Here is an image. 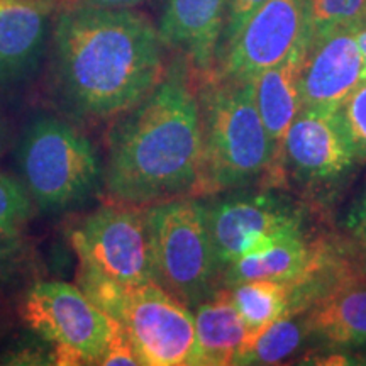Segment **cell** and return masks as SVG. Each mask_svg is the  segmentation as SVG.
<instances>
[{
    "mask_svg": "<svg viewBox=\"0 0 366 366\" xmlns=\"http://www.w3.org/2000/svg\"><path fill=\"white\" fill-rule=\"evenodd\" d=\"M202 170L194 197L242 189L278 158V146L264 127L251 80L202 79Z\"/></svg>",
    "mask_w": 366,
    "mask_h": 366,
    "instance_id": "3",
    "label": "cell"
},
{
    "mask_svg": "<svg viewBox=\"0 0 366 366\" xmlns=\"http://www.w3.org/2000/svg\"><path fill=\"white\" fill-rule=\"evenodd\" d=\"M24 256L21 232H0V282L6 280Z\"/></svg>",
    "mask_w": 366,
    "mask_h": 366,
    "instance_id": "28",
    "label": "cell"
},
{
    "mask_svg": "<svg viewBox=\"0 0 366 366\" xmlns=\"http://www.w3.org/2000/svg\"><path fill=\"white\" fill-rule=\"evenodd\" d=\"M345 227L351 241L355 242L356 248L361 251V254L366 259V183L358 199L351 205L350 212H347Z\"/></svg>",
    "mask_w": 366,
    "mask_h": 366,
    "instance_id": "27",
    "label": "cell"
},
{
    "mask_svg": "<svg viewBox=\"0 0 366 366\" xmlns=\"http://www.w3.org/2000/svg\"><path fill=\"white\" fill-rule=\"evenodd\" d=\"M157 283L194 310L221 280L205 204L177 197L146 205Z\"/></svg>",
    "mask_w": 366,
    "mask_h": 366,
    "instance_id": "5",
    "label": "cell"
},
{
    "mask_svg": "<svg viewBox=\"0 0 366 366\" xmlns=\"http://www.w3.org/2000/svg\"><path fill=\"white\" fill-rule=\"evenodd\" d=\"M195 353L192 365H234L248 327L237 310L231 288L221 287L194 309Z\"/></svg>",
    "mask_w": 366,
    "mask_h": 366,
    "instance_id": "16",
    "label": "cell"
},
{
    "mask_svg": "<svg viewBox=\"0 0 366 366\" xmlns=\"http://www.w3.org/2000/svg\"><path fill=\"white\" fill-rule=\"evenodd\" d=\"M119 322L141 365H192L195 353L194 310L157 282L127 287Z\"/></svg>",
    "mask_w": 366,
    "mask_h": 366,
    "instance_id": "8",
    "label": "cell"
},
{
    "mask_svg": "<svg viewBox=\"0 0 366 366\" xmlns=\"http://www.w3.org/2000/svg\"><path fill=\"white\" fill-rule=\"evenodd\" d=\"M305 27V0H267L219 56L212 75L251 80L294 51Z\"/></svg>",
    "mask_w": 366,
    "mask_h": 366,
    "instance_id": "10",
    "label": "cell"
},
{
    "mask_svg": "<svg viewBox=\"0 0 366 366\" xmlns=\"http://www.w3.org/2000/svg\"><path fill=\"white\" fill-rule=\"evenodd\" d=\"M366 12V0H305L304 33L309 43L331 31L358 22Z\"/></svg>",
    "mask_w": 366,
    "mask_h": 366,
    "instance_id": "21",
    "label": "cell"
},
{
    "mask_svg": "<svg viewBox=\"0 0 366 366\" xmlns=\"http://www.w3.org/2000/svg\"><path fill=\"white\" fill-rule=\"evenodd\" d=\"M80 263L124 287L157 282L146 207L111 202L81 219L71 231Z\"/></svg>",
    "mask_w": 366,
    "mask_h": 366,
    "instance_id": "7",
    "label": "cell"
},
{
    "mask_svg": "<svg viewBox=\"0 0 366 366\" xmlns=\"http://www.w3.org/2000/svg\"><path fill=\"white\" fill-rule=\"evenodd\" d=\"M358 162L366 159V79L345 99L337 109Z\"/></svg>",
    "mask_w": 366,
    "mask_h": 366,
    "instance_id": "24",
    "label": "cell"
},
{
    "mask_svg": "<svg viewBox=\"0 0 366 366\" xmlns=\"http://www.w3.org/2000/svg\"><path fill=\"white\" fill-rule=\"evenodd\" d=\"M307 46L309 41L304 33L294 51L283 61L267 68L253 79L256 107L278 149H280V143L287 129L302 109L300 71Z\"/></svg>",
    "mask_w": 366,
    "mask_h": 366,
    "instance_id": "17",
    "label": "cell"
},
{
    "mask_svg": "<svg viewBox=\"0 0 366 366\" xmlns=\"http://www.w3.org/2000/svg\"><path fill=\"white\" fill-rule=\"evenodd\" d=\"M304 314L283 315L256 332H248L234 365H277L290 358L307 340Z\"/></svg>",
    "mask_w": 366,
    "mask_h": 366,
    "instance_id": "19",
    "label": "cell"
},
{
    "mask_svg": "<svg viewBox=\"0 0 366 366\" xmlns=\"http://www.w3.org/2000/svg\"><path fill=\"white\" fill-rule=\"evenodd\" d=\"M76 6H92V7H109V9H134L144 0H68Z\"/></svg>",
    "mask_w": 366,
    "mask_h": 366,
    "instance_id": "29",
    "label": "cell"
},
{
    "mask_svg": "<svg viewBox=\"0 0 366 366\" xmlns=\"http://www.w3.org/2000/svg\"><path fill=\"white\" fill-rule=\"evenodd\" d=\"M56 17V0H0V86L39 70Z\"/></svg>",
    "mask_w": 366,
    "mask_h": 366,
    "instance_id": "13",
    "label": "cell"
},
{
    "mask_svg": "<svg viewBox=\"0 0 366 366\" xmlns=\"http://www.w3.org/2000/svg\"><path fill=\"white\" fill-rule=\"evenodd\" d=\"M197 73L178 56L162 80L109 136L102 187L111 202L146 205L194 197L202 170V121Z\"/></svg>",
    "mask_w": 366,
    "mask_h": 366,
    "instance_id": "2",
    "label": "cell"
},
{
    "mask_svg": "<svg viewBox=\"0 0 366 366\" xmlns=\"http://www.w3.org/2000/svg\"><path fill=\"white\" fill-rule=\"evenodd\" d=\"M76 285L102 312L107 314L109 317L119 320L127 287L112 280L111 277L99 272L97 268L80 262L79 273H76Z\"/></svg>",
    "mask_w": 366,
    "mask_h": 366,
    "instance_id": "22",
    "label": "cell"
},
{
    "mask_svg": "<svg viewBox=\"0 0 366 366\" xmlns=\"http://www.w3.org/2000/svg\"><path fill=\"white\" fill-rule=\"evenodd\" d=\"M356 29L358 22L309 43L300 71L302 109H340L365 79Z\"/></svg>",
    "mask_w": 366,
    "mask_h": 366,
    "instance_id": "12",
    "label": "cell"
},
{
    "mask_svg": "<svg viewBox=\"0 0 366 366\" xmlns=\"http://www.w3.org/2000/svg\"><path fill=\"white\" fill-rule=\"evenodd\" d=\"M264 2H267V0H231V2H229L226 27H224L221 48H219V56H221L224 49L234 41L237 33H239L241 27L244 26V22L248 21L251 14H253L259 6H263Z\"/></svg>",
    "mask_w": 366,
    "mask_h": 366,
    "instance_id": "26",
    "label": "cell"
},
{
    "mask_svg": "<svg viewBox=\"0 0 366 366\" xmlns=\"http://www.w3.org/2000/svg\"><path fill=\"white\" fill-rule=\"evenodd\" d=\"M31 331L56 351L58 365H99L119 320L66 282H36L19 307Z\"/></svg>",
    "mask_w": 366,
    "mask_h": 366,
    "instance_id": "6",
    "label": "cell"
},
{
    "mask_svg": "<svg viewBox=\"0 0 366 366\" xmlns=\"http://www.w3.org/2000/svg\"><path fill=\"white\" fill-rule=\"evenodd\" d=\"M205 217L221 272L282 229L302 224L299 209L272 192L227 190L210 195Z\"/></svg>",
    "mask_w": 366,
    "mask_h": 366,
    "instance_id": "9",
    "label": "cell"
},
{
    "mask_svg": "<svg viewBox=\"0 0 366 366\" xmlns=\"http://www.w3.org/2000/svg\"><path fill=\"white\" fill-rule=\"evenodd\" d=\"M34 210L33 200L19 178L0 172V232H21Z\"/></svg>",
    "mask_w": 366,
    "mask_h": 366,
    "instance_id": "23",
    "label": "cell"
},
{
    "mask_svg": "<svg viewBox=\"0 0 366 366\" xmlns=\"http://www.w3.org/2000/svg\"><path fill=\"white\" fill-rule=\"evenodd\" d=\"M59 105L76 119L107 121L139 104L164 73V44L134 9L68 4L51 31Z\"/></svg>",
    "mask_w": 366,
    "mask_h": 366,
    "instance_id": "1",
    "label": "cell"
},
{
    "mask_svg": "<svg viewBox=\"0 0 366 366\" xmlns=\"http://www.w3.org/2000/svg\"><path fill=\"white\" fill-rule=\"evenodd\" d=\"M232 299L248 332H256L288 315L290 285L274 280H249L231 287Z\"/></svg>",
    "mask_w": 366,
    "mask_h": 366,
    "instance_id": "20",
    "label": "cell"
},
{
    "mask_svg": "<svg viewBox=\"0 0 366 366\" xmlns=\"http://www.w3.org/2000/svg\"><path fill=\"white\" fill-rule=\"evenodd\" d=\"M304 317L310 336L329 346H366V280L319 300Z\"/></svg>",
    "mask_w": 366,
    "mask_h": 366,
    "instance_id": "18",
    "label": "cell"
},
{
    "mask_svg": "<svg viewBox=\"0 0 366 366\" xmlns=\"http://www.w3.org/2000/svg\"><path fill=\"white\" fill-rule=\"evenodd\" d=\"M312 258V241H307L302 224L282 229L241 254L221 272L219 285L231 288L249 280L290 283L300 278Z\"/></svg>",
    "mask_w": 366,
    "mask_h": 366,
    "instance_id": "15",
    "label": "cell"
},
{
    "mask_svg": "<svg viewBox=\"0 0 366 366\" xmlns=\"http://www.w3.org/2000/svg\"><path fill=\"white\" fill-rule=\"evenodd\" d=\"M16 162L21 183L43 212L80 207L104 182V162L94 143L53 114H38L27 122L17 141Z\"/></svg>",
    "mask_w": 366,
    "mask_h": 366,
    "instance_id": "4",
    "label": "cell"
},
{
    "mask_svg": "<svg viewBox=\"0 0 366 366\" xmlns=\"http://www.w3.org/2000/svg\"><path fill=\"white\" fill-rule=\"evenodd\" d=\"M356 39H358V48L361 53V59H363V73H365V79H366V12L363 14V17L358 21Z\"/></svg>",
    "mask_w": 366,
    "mask_h": 366,
    "instance_id": "30",
    "label": "cell"
},
{
    "mask_svg": "<svg viewBox=\"0 0 366 366\" xmlns=\"http://www.w3.org/2000/svg\"><path fill=\"white\" fill-rule=\"evenodd\" d=\"M231 0H167L158 24L164 48L177 51L199 76L212 75Z\"/></svg>",
    "mask_w": 366,
    "mask_h": 366,
    "instance_id": "14",
    "label": "cell"
},
{
    "mask_svg": "<svg viewBox=\"0 0 366 366\" xmlns=\"http://www.w3.org/2000/svg\"><path fill=\"white\" fill-rule=\"evenodd\" d=\"M7 143H9V126H7L6 117H4V114L0 112V157H2V153L6 151Z\"/></svg>",
    "mask_w": 366,
    "mask_h": 366,
    "instance_id": "31",
    "label": "cell"
},
{
    "mask_svg": "<svg viewBox=\"0 0 366 366\" xmlns=\"http://www.w3.org/2000/svg\"><path fill=\"white\" fill-rule=\"evenodd\" d=\"M278 157L297 180L326 183L340 180L358 163L337 109L304 107L297 114Z\"/></svg>",
    "mask_w": 366,
    "mask_h": 366,
    "instance_id": "11",
    "label": "cell"
},
{
    "mask_svg": "<svg viewBox=\"0 0 366 366\" xmlns=\"http://www.w3.org/2000/svg\"><path fill=\"white\" fill-rule=\"evenodd\" d=\"M99 365L102 366H139L141 360L137 356L134 346L127 336L126 329L122 324H119L116 331L112 332L111 340L107 342L102 358H100Z\"/></svg>",
    "mask_w": 366,
    "mask_h": 366,
    "instance_id": "25",
    "label": "cell"
}]
</instances>
